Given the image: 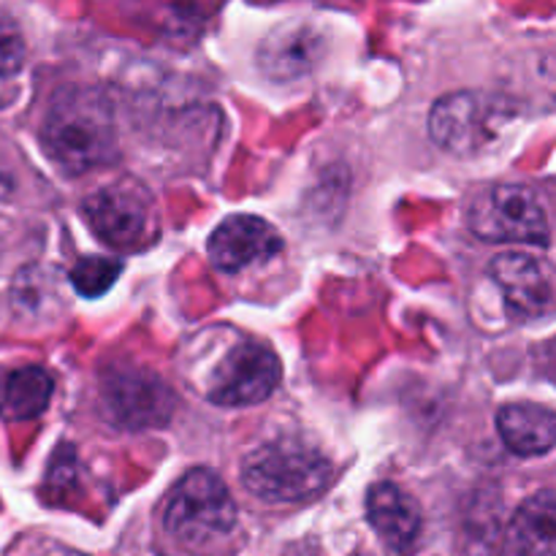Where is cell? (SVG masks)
Listing matches in <instances>:
<instances>
[{
    "mask_svg": "<svg viewBox=\"0 0 556 556\" xmlns=\"http://www.w3.org/2000/svg\"><path fill=\"white\" fill-rule=\"evenodd\" d=\"M282 250V239L266 220L253 215H233L223 220L210 237V258L220 271L237 275L248 266L264 264Z\"/></svg>",
    "mask_w": 556,
    "mask_h": 556,
    "instance_id": "obj_8",
    "label": "cell"
},
{
    "mask_svg": "<svg viewBox=\"0 0 556 556\" xmlns=\"http://www.w3.org/2000/svg\"><path fill=\"white\" fill-rule=\"evenodd\" d=\"M500 438L514 454L541 456L554 448L556 418L541 405H505L497 416Z\"/></svg>",
    "mask_w": 556,
    "mask_h": 556,
    "instance_id": "obj_13",
    "label": "cell"
},
{
    "mask_svg": "<svg viewBox=\"0 0 556 556\" xmlns=\"http://www.w3.org/2000/svg\"><path fill=\"white\" fill-rule=\"evenodd\" d=\"M11 212H14V185L0 172V244H3L5 231L11 226Z\"/></svg>",
    "mask_w": 556,
    "mask_h": 556,
    "instance_id": "obj_17",
    "label": "cell"
},
{
    "mask_svg": "<svg viewBox=\"0 0 556 556\" xmlns=\"http://www.w3.org/2000/svg\"><path fill=\"white\" fill-rule=\"evenodd\" d=\"M237 525V505L226 483L210 470H193L174 486L163 508V530L185 546L226 538Z\"/></svg>",
    "mask_w": 556,
    "mask_h": 556,
    "instance_id": "obj_3",
    "label": "cell"
},
{
    "mask_svg": "<svg viewBox=\"0 0 556 556\" xmlns=\"http://www.w3.org/2000/svg\"><path fill=\"white\" fill-rule=\"evenodd\" d=\"M30 556H85L74 548L63 546V543H54V541H41L36 548H33Z\"/></svg>",
    "mask_w": 556,
    "mask_h": 556,
    "instance_id": "obj_18",
    "label": "cell"
},
{
    "mask_svg": "<svg viewBox=\"0 0 556 556\" xmlns=\"http://www.w3.org/2000/svg\"><path fill=\"white\" fill-rule=\"evenodd\" d=\"M25 63V38L20 27L9 20H0V76H11Z\"/></svg>",
    "mask_w": 556,
    "mask_h": 556,
    "instance_id": "obj_16",
    "label": "cell"
},
{
    "mask_svg": "<svg viewBox=\"0 0 556 556\" xmlns=\"http://www.w3.org/2000/svg\"><path fill=\"white\" fill-rule=\"evenodd\" d=\"M497 123V103H492V98L462 90L434 103L432 114H429V134L443 150L470 155L492 139Z\"/></svg>",
    "mask_w": 556,
    "mask_h": 556,
    "instance_id": "obj_7",
    "label": "cell"
},
{
    "mask_svg": "<svg viewBox=\"0 0 556 556\" xmlns=\"http://www.w3.org/2000/svg\"><path fill=\"white\" fill-rule=\"evenodd\" d=\"M331 481L326 456L296 440H277L250 451L242 462V483L264 503H304L324 492Z\"/></svg>",
    "mask_w": 556,
    "mask_h": 556,
    "instance_id": "obj_2",
    "label": "cell"
},
{
    "mask_svg": "<svg viewBox=\"0 0 556 556\" xmlns=\"http://www.w3.org/2000/svg\"><path fill=\"white\" fill-rule=\"evenodd\" d=\"M497 286L503 288L508 307L516 315H543L552 307V280L546 266L525 253H503L489 266Z\"/></svg>",
    "mask_w": 556,
    "mask_h": 556,
    "instance_id": "obj_9",
    "label": "cell"
},
{
    "mask_svg": "<svg viewBox=\"0 0 556 556\" xmlns=\"http://www.w3.org/2000/svg\"><path fill=\"white\" fill-rule=\"evenodd\" d=\"M109 407L117 413V421L125 427H152L168 418L172 394L161 380L152 375H119L109 386Z\"/></svg>",
    "mask_w": 556,
    "mask_h": 556,
    "instance_id": "obj_11",
    "label": "cell"
},
{
    "mask_svg": "<svg viewBox=\"0 0 556 556\" xmlns=\"http://www.w3.org/2000/svg\"><path fill=\"white\" fill-rule=\"evenodd\" d=\"M52 378L41 367H20L0 380V416L5 421H30L52 400Z\"/></svg>",
    "mask_w": 556,
    "mask_h": 556,
    "instance_id": "obj_14",
    "label": "cell"
},
{
    "mask_svg": "<svg viewBox=\"0 0 556 556\" xmlns=\"http://www.w3.org/2000/svg\"><path fill=\"white\" fill-rule=\"evenodd\" d=\"M556 548V497L552 489L527 500L508 527L510 556H554Z\"/></svg>",
    "mask_w": 556,
    "mask_h": 556,
    "instance_id": "obj_12",
    "label": "cell"
},
{
    "mask_svg": "<svg viewBox=\"0 0 556 556\" xmlns=\"http://www.w3.org/2000/svg\"><path fill=\"white\" fill-rule=\"evenodd\" d=\"M119 271H123V261L106 258V255H87V258L76 261L71 269V286L76 288L79 296L96 299L117 282Z\"/></svg>",
    "mask_w": 556,
    "mask_h": 556,
    "instance_id": "obj_15",
    "label": "cell"
},
{
    "mask_svg": "<svg viewBox=\"0 0 556 556\" xmlns=\"http://www.w3.org/2000/svg\"><path fill=\"white\" fill-rule=\"evenodd\" d=\"M280 383V362L264 345H239L210 378V400L220 407H248L269 400Z\"/></svg>",
    "mask_w": 556,
    "mask_h": 556,
    "instance_id": "obj_6",
    "label": "cell"
},
{
    "mask_svg": "<svg viewBox=\"0 0 556 556\" xmlns=\"http://www.w3.org/2000/svg\"><path fill=\"white\" fill-rule=\"evenodd\" d=\"M47 152L68 172H90L117 152L112 103L92 87H68L54 98L43 123Z\"/></svg>",
    "mask_w": 556,
    "mask_h": 556,
    "instance_id": "obj_1",
    "label": "cell"
},
{
    "mask_svg": "<svg viewBox=\"0 0 556 556\" xmlns=\"http://www.w3.org/2000/svg\"><path fill=\"white\" fill-rule=\"evenodd\" d=\"M470 228L483 242L548 244V217L535 190L497 185L470 204Z\"/></svg>",
    "mask_w": 556,
    "mask_h": 556,
    "instance_id": "obj_4",
    "label": "cell"
},
{
    "mask_svg": "<svg viewBox=\"0 0 556 556\" xmlns=\"http://www.w3.org/2000/svg\"><path fill=\"white\" fill-rule=\"evenodd\" d=\"M92 231L114 250H134L155 231V206L150 193L130 179L106 185L85 201Z\"/></svg>",
    "mask_w": 556,
    "mask_h": 556,
    "instance_id": "obj_5",
    "label": "cell"
},
{
    "mask_svg": "<svg viewBox=\"0 0 556 556\" xmlns=\"http://www.w3.org/2000/svg\"><path fill=\"white\" fill-rule=\"evenodd\" d=\"M369 525L380 535V541L394 554H407L421 535V508L407 492L394 483H378L369 489L367 497Z\"/></svg>",
    "mask_w": 556,
    "mask_h": 556,
    "instance_id": "obj_10",
    "label": "cell"
}]
</instances>
